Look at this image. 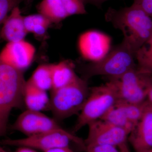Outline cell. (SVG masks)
Segmentation results:
<instances>
[{
    "mask_svg": "<svg viewBox=\"0 0 152 152\" xmlns=\"http://www.w3.org/2000/svg\"><path fill=\"white\" fill-rule=\"evenodd\" d=\"M105 18L114 27L121 31L123 40L136 53L152 36V18L135 4L118 10L110 7Z\"/></svg>",
    "mask_w": 152,
    "mask_h": 152,
    "instance_id": "6da1fadb",
    "label": "cell"
},
{
    "mask_svg": "<svg viewBox=\"0 0 152 152\" xmlns=\"http://www.w3.org/2000/svg\"><path fill=\"white\" fill-rule=\"evenodd\" d=\"M26 83L23 72L7 64L0 58V139L7 133L11 111L24 104Z\"/></svg>",
    "mask_w": 152,
    "mask_h": 152,
    "instance_id": "7a4b0ae2",
    "label": "cell"
},
{
    "mask_svg": "<svg viewBox=\"0 0 152 152\" xmlns=\"http://www.w3.org/2000/svg\"><path fill=\"white\" fill-rule=\"evenodd\" d=\"M51 91L49 110L58 121L80 113L89 94L90 88L87 80L78 76L69 84Z\"/></svg>",
    "mask_w": 152,
    "mask_h": 152,
    "instance_id": "3957f363",
    "label": "cell"
},
{
    "mask_svg": "<svg viewBox=\"0 0 152 152\" xmlns=\"http://www.w3.org/2000/svg\"><path fill=\"white\" fill-rule=\"evenodd\" d=\"M136 52L125 41L113 48L102 59L86 66V80L96 76H105L109 79L120 77L137 67Z\"/></svg>",
    "mask_w": 152,
    "mask_h": 152,
    "instance_id": "277c9868",
    "label": "cell"
},
{
    "mask_svg": "<svg viewBox=\"0 0 152 152\" xmlns=\"http://www.w3.org/2000/svg\"><path fill=\"white\" fill-rule=\"evenodd\" d=\"M118 100V88L114 79H109L106 83L90 88L89 94L74 127V132L100 119Z\"/></svg>",
    "mask_w": 152,
    "mask_h": 152,
    "instance_id": "5b68a950",
    "label": "cell"
},
{
    "mask_svg": "<svg viewBox=\"0 0 152 152\" xmlns=\"http://www.w3.org/2000/svg\"><path fill=\"white\" fill-rule=\"evenodd\" d=\"M71 142L84 150V141L64 128L27 136L23 138L1 140L0 144L14 147H26L43 152L59 147H69Z\"/></svg>",
    "mask_w": 152,
    "mask_h": 152,
    "instance_id": "8992f818",
    "label": "cell"
},
{
    "mask_svg": "<svg viewBox=\"0 0 152 152\" xmlns=\"http://www.w3.org/2000/svg\"><path fill=\"white\" fill-rule=\"evenodd\" d=\"M116 83L119 100L130 103L138 104L146 100L152 86V76L136 67L118 78L113 79Z\"/></svg>",
    "mask_w": 152,
    "mask_h": 152,
    "instance_id": "52a82bcc",
    "label": "cell"
},
{
    "mask_svg": "<svg viewBox=\"0 0 152 152\" xmlns=\"http://www.w3.org/2000/svg\"><path fill=\"white\" fill-rule=\"evenodd\" d=\"M88 126V133L84 140L85 147L102 145L118 147L127 142L130 134L126 130L102 120H96Z\"/></svg>",
    "mask_w": 152,
    "mask_h": 152,
    "instance_id": "ba28073f",
    "label": "cell"
},
{
    "mask_svg": "<svg viewBox=\"0 0 152 152\" xmlns=\"http://www.w3.org/2000/svg\"><path fill=\"white\" fill-rule=\"evenodd\" d=\"M62 128L54 118L42 112L28 109L19 115L11 127L26 137Z\"/></svg>",
    "mask_w": 152,
    "mask_h": 152,
    "instance_id": "9c48e42d",
    "label": "cell"
},
{
    "mask_svg": "<svg viewBox=\"0 0 152 152\" xmlns=\"http://www.w3.org/2000/svg\"><path fill=\"white\" fill-rule=\"evenodd\" d=\"M111 42L110 38L106 34L91 30L80 36L78 47L82 57L93 62L105 56L109 52Z\"/></svg>",
    "mask_w": 152,
    "mask_h": 152,
    "instance_id": "30bf717a",
    "label": "cell"
},
{
    "mask_svg": "<svg viewBox=\"0 0 152 152\" xmlns=\"http://www.w3.org/2000/svg\"><path fill=\"white\" fill-rule=\"evenodd\" d=\"M35 53L34 46L23 40L7 42L0 51V58L7 64L23 72L32 64Z\"/></svg>",
    "mask_w": 152,
    "mask_h": 152,
    "instance_id": "8fae6325",
    "label": "cell"
},
{
    "mask_svg": "<svg viewBox=\"0 0 152 152\" xmlns=\"http://www.w3.org/2000/svg\"><path fill=\"white\" fill-rule=\"evenodd\" d=\"M128 139L136 152L152 148V105L148 102L142 116Z\"/></svg>",
    "mask_w": 152,
    "mask_h": 152,
    "instance_id": "7c38bea8",
    "label": "cell"
},
{
    "mask_svg": "<svg viewBox=\"0 0 152 152\" xmlns=\"http://www.w3.org/2000/svg\"><path fill=\"white\" fill-rule=\"evenodd\" d=\"M24 17L19 7L14 8L1 26V39L7 42L24 40L28 33L25 27Z\"/></svg>",
    "mask_w": 152,
    "mask_h": 152,
    "instance_id": "4fadbf2b",
    "label": "cell"
},
{
    "mask_svg": "<svg viewBox=\"0 0 152 152\" xmlns=\"http://www.w3.org/2000/svg\"><path fill=\"white\" fill-rule=\"evenodd\" d=\"M23 101L28 110L41 112L49 110L50 98L47 91L38 88L28 80L24 91Z\"/></svg>",
    "mask_w": 152,
    "mask_h": 152,
    "instance_id": "5bb4252c",
    "label": "cell"
},
{
    "mask_svg": "<svg viewBox=\"0 0 152 152\" xmlns=\"http://www.w3.org/2000/svg\"><path fill=\"white\" fill-rule=\"evenodd\" d=\"M51 72L52 90L60 88L69 84L78 77L75 72L73 63L68 60L51 64Z\"/></svg>",
    "mask_w": 152,
    "mask_h": 152,
    "instance_id": "9a60e30c",
    "label": "cell"
},
{
    "mask_svg": "<svg viewBox=\"0 0 152 152\" xmlns=\"http://www.w3.org/2000/svg\"><path fill=\"white\" fill-rule=\"evenodd\" d=\"M37 9L52 24L58 23L69 17L61 0H42Z\"/></svg>",
    "mask_w": 152,
    "mask_h": 152,
    "instance_id": "2e32d148",
    "label": "cell"
},
{
    "mask_svg": "<svg viewBox=\"0 0 152 152\" xmlns=\"http://www.w3.org/2000/svg\"><path fill=\"white\" fill-rule=\"evenodd\" d=\"M30 83L43 91L52 89L51 64H42L35 70L30 78Z\"/></svg>",
    "mask_w": 152,
    "mask_h": 152,
    "instance_id": "e0dca14e",
    "label": "cell"
},
{
    "mask_svg": "<svg viewBox=\"0 0 152 152\" xmlns=\"http://www.w3.org/2000/svg\"><path fill=\"white\" fill-rule=\"evenodd\" d=\"M26 29L37 37H43L52 23L41 14H36L24 17Z\"/></svg>",
    "mask_w": 152,
    "mask_h": 152,
    "instance_id": "ac0fdd59",
    "label": "cell"
},
{
    "mask_svg": "<svg viewBox=\"0 0 152 152\" xmlns=\"http://www.w3.org/2000/svg\"><path fill=\"white\" fill-rule=\"evenodd\" d=\"M135 59L137 63V68L152 76V36L137 51Z\"/></svg>",
    "mask_w": 152,
    "mask_h": 152,
    "instance_id": "d6986e66",
    "label": "cell"
},
{
    "mask_svg": "<svg viewBox=\"0 0 152 152\" xmlns=\"http://www.w3.org/2000/svg\"><path fill=\"white\" fill-rule=\"evenodd\" d=\"M100 119L122 128L128 131L130 134L136 126L129 121L122 111L115 105L111 108Z\"/></svg>",
    "mask_w": 152,
    "mask_h": 152,
    "instance_id": "ffe728a7",
    "label": "cell"
},
{
    "mask_svg": "<svg viewBox=\"0 0 152 152\" xmlns=\"http://www.w3.org/2000/svg\"><path fill=\"white\" fill-rule=\"evenodd\" d=\"M147 104L146 100L138 104L118 101L115 105L122 111L130 122L136 126L142 116Z\"/></svg>",
    "mask_w": 152,
    "mask_h": 152,
    "instance_id": "44dd1931",
    "label": "cell"
},
{
    "mask_svg": "<svg viewBox=\"0 0 152 152\" xmlns=\"http://www.w3.org/2000/svg\"><path fill=\"white\" fill-rule=\"evenodd\" d=\"M69 16L87 13L83 0H61Z\"/></svg>",
    "mask_w": 152,
    "mask_h": 152,
    "instance_id": "7402d4cb",
    "label": "cell"
},
{
    "mask_svg": "<svg viewBox=\"0 0 152 152\" xmlns=\"http://www.w3.org/2000/svg\"><path fill=\"white\" fill-rule=\"evenodd\" d=\"M25 0H0V27L12 11Z\"/></svg>",
    "mask_w": 152,
    "mask_h": 152,
    "instance_id": "603a6c76",
    "label": "cell"
},
{
    "mask_svg": "<svg viewBox=\"0 0 152 152\" xmlns=\"http://www.w3.org/2000/svg\"><path fill=\"white\" fill-rule=\"evenodd\" d=\"M133 4L141 8L152 18V0H133Z\"/></svg>",
    "mask_w": 152,
    "mask_h": 152,
    "instance_id": "cb8c5ba5",
    "label": "cell"
},
{
    "mask_svg": "<svg viewBox=\"0 0 152 152\" xmlns=\"http://www.w3.org/2000/svg\"><path fill=\"white\" fill-rule=\"evenodd\" d=\"M92 147L99 152H121L118 147L110 145L93 146Z\"/></svg>",
    "mask_w": 152,
    "mask_h": 152,
    "instance_id": "d4e9b609",
    "label": "cell"
},
{
    "mask_svg": "<svg viewBox=\"0 0 152 152\" xmlns=\"http://www.w3.org/2000/svg\"><path fill=\"white\" fill-rule=\"evenodd\" d=\"M108 1L109 0H83L85 4H91L98 8H101L103 4Z\"/></svg>",
    "mask_w": 152,
    "mask_h": 152,
    "instance_id": "484cf974",
    "label": "cell"
},
{
    "mask_svg": "<svg viewBox=\"0 0 152 152\" xmlns=\"http://www.w3.org/2000/svg\"><path fill=\"white\" fill-rule=\"evenodd\" d=\"M45 152H74L69 147H59Z\"/></svg>",
    "mask_w": 152,
    "mask_h": 152,
    "instance_id": "4316f807",
    "label": "cell"
},
{
    "mask_svg": "<svg viewBox=\"0 0 152 152\" xmlns=\"http://www.w3.org/2000/svg\"><path fill=\"white\" fill-rule=\"evenodd\" d=\"M15 152H38L37 150L26 147H18Z\"/></svg>",
    "mask_w": 152,
    "mask_h": 152,
    "instance_id": "83f0119b",
    "label": "cell"
},
{
    "mask_svg": "<svg viewBox=\"0 0 152 152\" xmlns=\"http://www.w3.org/2000/svg\"><path fill=\"white\" fill-rule=\"evenodd\" d=\"M121 152H131L129 149L127 142L124 143L118 147Z\"/></svg>",
    "mask_w": 152,
    "mask_h": 152,
    "instance_id": "f1b7e54d",
    "label": "cell"
},
{
    "mask_svg": "<svg viewBox=\"0 0 152 152\" xmlns=\"http://www.w3.org/2000/svg\"><path fill=\"white\" fill-rule=\"evenodd\" d=\"M146 101L148 103L152 105V86L148 93Z\"/></svg>",
    "mask_w": 152,
    "mask_h": 152,
    "instance_id": "f546056e",
    "label": "cell"
},
{
    "mask_svg": "<svg viewBox=\"0 0 152 152\" xmlns=\"http://www.w3.org/2000/svg\"><path fill=\"white\" fill-rule=\"evenodd\" d=\"M0 152H8L3 148L1 146V144H0Z\"/></svg>",
    "mask_w": 152,
    "mask_h": 152,
    "instance_id": "4dcf8cb0",
    "label": "cell"
},
{
    "mask_svg": "<svg viewBox=\"0 0 152 152\" xmlns=\"http://www.w3.org/2000/svg\"><path fill=\"white\" fill-rule=\"evenodd\" d=\"M140 152H152V148L149 149L145 150V151Z\"/></svg>",
    "mask_w": 152,
    "mask_h": 152,
    "instance_id": "1f68e13d",
    "label": "cell"
}]
</instances>
